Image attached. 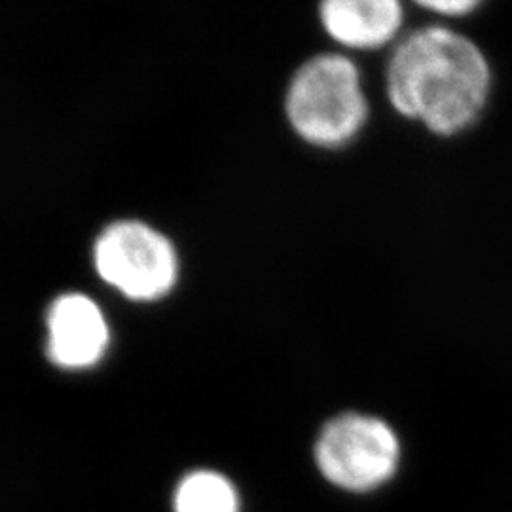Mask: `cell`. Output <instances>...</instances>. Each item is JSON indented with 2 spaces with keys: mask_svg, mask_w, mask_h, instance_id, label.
I'll use <instances>...</instances> for the list:
<instances>
[{
  "mask_svg": "<svg viewBox=\"0 0 512 512\" xmlns=\"http://www.w3.org/2000/svg\"><path fill=\"white\" fill-rule=\"evenodd\" d=\"M387 101L433 135L475 126L492 93V67L473 38L446 25H423L393 46L385 67Z\"/></svg>",
  "mask_w": 512,
  "mask_h": 512,
  "instance_id": "obj_1",
  "label": "cell"
},
{
  "mask_svg": "<svg viewBox=\"0 0 512 512\" xmlns=\"http://www.w3.org/2000/svg\"><path fill=\"white\" fill-rule=\"evenodd\" d=\"M285 114L294 133L311 147H348L361 135L370 114L357 63L342 52L304 61L285 93Z\"/></svg>",
  "mask_w": 512,
  "mask_h": 512,
  "instance_id": "obj_2",
  "label": "cell"
},
{
  "mask_svg": "<svg viewBox=\"0 0 512 512\" xmlns=\"http://www.w3.org/2000/svg\"><path fill=\"white\" fill-rule=\"evenodd\" d=\"M313 458L330 484L365 494L397 473L401 442L393 427L376 416L346 412L319 431Z\"/></svg>",
  "mask_w": 512,
  "mask_h": 512,
  "instance_id": "obj_3",
  "label": "cell"
},
{
  "mask_svg": "<svg viewBox=\"0 0 512 512\" xmlns=\"http://www.w3.org/2000/svg\"><path fill=\"white\" fill-rule=\"evenodd\" d=\"M99 275L133 300L160 298L175 285L177 255L167 239L141 222H116L95 243Z\"/></svg>",
  "mask_w": 512,
  "mask_h": 512,
  "instance_id": "obj_4",
  "label": "cell"
},
{
  "mask_svg": "<svg viewBox=\"0 0 512 512\" xmlns=\"http://www.w3.org/2000/svg\"><path fill=\"white\" fill-rule=\"evenodd\" d=\"M404 6L399 0H327L319 6L325 35L351 52H374L403 38Z\"/></svg>",
  "mask_w": 512,
  "mask_h": 512,
  "instance_id": "obj_5",
  "label": "cell"
},
{
  "mask_svg": "<svg viewBox=\"0 0 512 512\" xmlns=\"http://www.w3.org/2000/svg\"><path fill=\"white\" fill-rule=\"evenodd\" d=\"M109 346V327L99 306L84 294H63L48 313V355L63 368H88Z\"/></svg>",
  "mask_w": 512,
  "mask_h": 512,
  "instance_id": "obj_6",
  "label": "cell"
},
{
  "mask_svg": "<svg viewBox=\"0 0 512 512\" xmlns=\"http://www.w3.org/2000/svg\"><path fill=\"white\" fill-rule=\"evenodd\" d=\"M241 499L234 482L219 471L196 469L177 482L173 512H239Z\"/></svg>",
  "mask_w": 512,
  "mask_h": 512,
  "instance_id": "obj_7",
  "label": "cell"
},
{
  "mask_svg": "<svg viewBox=\"0 0 512 512\" xmlns=\"http://www.w3.org/2000/svg\"><path fill=\"white\" fill-rule=\"evenodd\" d=\"M420 8L440 18H463L480 8L478 0H429L420 2Z\"/></svg>",
  "mask_w": 512,
  "mask_h": 512,
  "instance_id": "obj_8",
  "label": "cell"
}]
</instances>
